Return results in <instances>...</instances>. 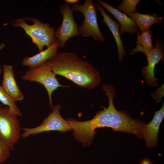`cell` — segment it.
Masks as SVG:
<instances>
[{
	"instance_id": "44dd1931",
	"label": "cell",
	"mask_w": 164,
	"mask_h": 164,
	"mask_svg": "<svg viewBox=\"0 0 164 164\" xmlns=\"http://www.w3.org/2000/svg\"><path fill=\"white\" fill-rule=\"evenodd\" d=\"M78 0H65L64 1L67 4H73V5L76 4L78 2Z\"/></svg>"
},
{
	"instance_id": "ffe728a7",
	"label": "cell",
	"mask_w": 164,
	"mask_h": 164,
	"mask_svg": "<svg viewBox=\"0 0 164 164\" xmlns=\"http://www.w3.org/2000/svg\"><path fill=\"white\" fill-rule=\"evenodd\" d=\"M139 164H153V162L149 159L145 158L142 160Z\"/></svg>"
},
{
	"instance_id": "7a4b0ae2",
	"label": "cell",
	"mask_w": 164,
	"mask_h": 164,
	"mask_svg": "<svg viewBox=\"0 0 164 164\" xmlns=\"http://www.w3.org/2000/svg\"><path fill=\"white\" fill-rule=\"evenodd\" d=\"M52 70L79 86L88 89L99 85L101 80L99 72L90 63L72 52H60L49 60Z\"/></svg>"
},
{
	"instance_id": "8992f818",
	"label": "cell",
	"mask_w": 164,
	"mask_h": 164,
	"mask_svg": "<svg viewBox=\"0 0 164 164\" xmlns=\"http://www.w3.org/2000/svg\"><path fill=\"white\" fill-rule=\"evenodd\" d=\"M17 116L10 112L8 106L0 108V140L12 151L21 136V128Z\"/></svg>"
},
{
	"instance_id": "277c9868",
	"label": "cell",
	"mask_w": 164,
	"mask_h": 164,
	"mask_svg": "<svg viewBox=\"0 0 164 164\" xmlns=\"http://www.w3.org/2000/svg\"><path fill=\"white\" fill-rule=\"evenodd\" d=\"M22 78L24 80L39 83L44 86L48 93L51 109L53 107L52 97L53 91L59 87H69L71 86L62 85L59 82L56 75L52 70L49 60L36 68L29 69L22 76Z\"/></svg>"
},
{
	"instance_id": "52a82bcc",
	"label": "cell",
	"mask_w": 164,
	"mask_h": 164,
	"mask_svg": "<svg viewBox=\"0 0 164 164\" xmlns=\"http://www.w3.org/2000/svg\"><path fill=\"white\" fill-rule=\"evenodd\" d=\"M60 105L58 104L53 106L52 112L43 119L40 125L33 128H23L22 137L26 138L46 132L57 131L64 133L71 130V128L60 113Z\"/></svg>"
},
{
	"instance_id": "ac0fdd59",
	"label": "cell",
	"mask_w": 164,
	"mask_h": 164,
	"mask_svg": "<svg viewBox=\"0 0 164 164\" xmlns=\"http://www.w3.org/2000/svg\"><path fill=\"white\" fill-rule=\"evenodd\" d=\"M139 0H123L117 7L114 8L120 12L123 11L125 14L135 13L136 12L137 5Z\"/></svg>"
},
{
	"instance_id": "2e32d148",
	"label": "cell",
	"mask_w": 164,
	"mask_h": 164,
	"mask_svg": "<svg viewBox=\"0 0 164 164\" xmlns=\"http://www.w3.org/2000/svg\"><path fill=\"white\" fill-rule=\"evenodd\" d=\"M152 32L149 29L141 32V34L138 33L136 46L130 54H133L137 52H141L147 57L154 48L152 44Z\"/></svg>"
},
{
	"instance_id": "7402d4cb",
	"label": "cell",
	"mask_w": 164,
	"mask_h": 164,
	"mask_svg": "<svg viewBox=\"0 0 164 164\" xmlns=\"http://www.w3.org/2000/svg\"><path fill=\"white\" fill-rule=\"evenodd\" d=\"M5 44L3 43H2L1 44V45H0V50L4 48L5 47ZM2 68L0 66V75L2 73Z\"/></svg>"
},
{
	"instance_id": "4fadbf2b",
	"label": "cell",
	"mask_w": 164,
	"mask_h": 164,
	"mask_svg": "<svg viewBox=\"0 0 164 164\" xmlns=\"http://www.w3.org/2000/svg\"><path fill=\"white\" fill-rule=\"evenodd\" d=\"M59 45L58 41L56 40L52 45L45 50L40 52L33 56L25 57L22 61V65L28 66L29 69L37 67L57 54Z\"/></svg>"
},
{
	"instance_id": "d6986e66",
	"label": "cell",
	"mask_w": 164,
	"mask_h": 164,
	"mask_svg": "<svg viewBox=\"0 0 164 164\" xmlns=\"http://www.w3.org/2000/svg\"><path fill=\"white\" fill-rule=\"evenodd\" d=\"M11 150L8 145L0 140V163L4 162L9 157Z\"/></svg>"
},
{
	"instance_id": "9a60e30c",
	"label": "cell",
	"mask_w": 164,
	"mask_h": 164,
	"mask_svg": "<svg viewBox=\"0 0 164 164\" xmlns=\"http://www.w3.org/2000/svg\"><path fill=\"white\" fill-rule=\"evenodd\" d=\"M126 14L133 20L141 32L149 29L152 25L161 22L163 20L162 17L158 16L155 13L144 14L136 12Z\"/></svg>"
},
{
	"instance_id": "e0dca14e",
	"label": "cell",
	"mask_w": 164,
	"mask_h": 164,
	"mask_svg": "<svg viewBox=\"0 0 164 164\" xmlns=\"http://www.w3.org/2000/svg\"><path fill=\"white\" fill-rule=\"evenodd\" d=\"M0 101L9 108L10 112L17 116H21L22 113L14 101L6 93L0 85Z\"/></svg>"
},
{
	"instance_id": "3957f363",
	"label": "cell",
	"mask_w": 164,
	"mask_h": 164,
	"mask_svg": "<svg viewBox=\"0 0 164 164\" xmlns=\"http://www.w3.org/2000/svg\"><path fill=\"white\" fill-rule=\"evenodd\" d=\"M13 22L12 26L22 28L39 52L43 50L44 46L48 48L56 41L54 36V28L50 27L49 23H43L32 17L17 19L11 22Z\"/></svg>"
},
{
	"instance_id": "5bb4252c",
	"label": "cell",
	"mask_w": 164,
	"mask_h": 164,
	"mask_svg": "<svg viewBox=\"0 0 164 164\" xmlns=\"http://www.w3.org/2000/svg\"><path fill=\"white\" fill-rule=\"evenodd\" d=\"M97 8L103 17L102 21L108 26L116 41L118 48L119 61H121L126 55L124 46L120 36L119 24L112 19L106 13L104 8L97 3H95Z\"/></svg>"
},
{
	"instance_id": "ba28073f",
	"label": "cell",
	"mask_w": 164,
	"mask_h": 164,
	"mask_svg": "<svg viewBox=\"0 0 164 164\" xmlns=\"http://www.w3.org/2000/svg\"><path fill=\"white\" fill-rule=\"evenodd\" d=\"M60 9L63 15L62 21L61 26L54 32V36L58 41L59 48H62L68 39L80 34L70 5L66 3L60 6Z\"/></svg>"
},
{
	"instance_id": "7c38bea8",
	"label": "cell",
	"mask_w": 164,
	"mask_h": 164,
	"mask_svg": "<svg viewBox=\"0 0 164 164\" xmlns=\"http://www.w3.org/2000/svg\"><path fill=\"white\" fill-rule=\"evenodd\" d=\"M3 70L2 86L3 89L14 101H22L24 95L17 86L14 77L12 66L4 64Z\"/></svg>"
},
{
	"instance_id": "6da1fadb",
	"label": "cell",
	"mask_w": 164,
	"mask_h": 164,
	"mask_svg": "<svg viewBox=\"0 0 164 164\" xmlns=\"http://www.w3.org/2000/svg\"><path fill=\"white\" fill-rule=\"evenodd\" d=\"M108 98V107L97 112L92 119L84 121L75 120L73 124L75 134L80 141L91 144L96 132L95 129L108 127L114 131L121 132L135 135L139 139H144L145 123L132 118L125 111H118L114 107L113 98L115 93L114 86L104 84L101 87Z\"/></svg>"
},
{
	"instance_id": "5b68a950",
	"label": "cell",
	"mask_w": 164,
	"mask_h": 164,
	"mask_svg": "<svg viewBox=\"0 0 164 164\" xmlns=\"http://www.w3.org/2000/svg\"><path fill=\"white\" fill-rule=\"evenodd\" d=\"M73 12H81L84 17L82 25L78 28L80 35L84 37L92 36L96 40L104 42V37L99 28L97 21V9L92 0H85L82 5L72 6Z\"/></svg>"
},
{
	"instance_id": "30bf717a",
	"label": "cell",
	"mask_w": 164,
	"mask_h": 164,
	"mask_svg": "<svg viewBox=\"0 0 164 164\" xmlns=\"http://www.w3.org/2000/svg\"><path fill=\"white\" fill-rule=\"evenodd\" d=\"M164 117V104L160 109L155 112L152 121L148 123L145 124V132L144 139L145 144L148 149L155 148L157 145L160 125Z\"/></svg>"
},
{
	"instance_id": "8fae6325",
	"label": "cell",
	"mask_w": 164,
	"mask_h": 164,
	"mask_svg": "<svg viewBox=\"0 0 164 164\" xmlns=\"http://www.w3.org/2000/svg\"><path fill=\"white\" fill-rule=\"evenodd\" d=\"M97 2L99 5L108 11L119 22L121 26L119 29L120 34L125 32L132 35L137 33L138 28L133 20L126 14L119 11L107 2L101 0H98Z\"/></svg>"
},
{
	"instance_id": "603a6c76",
	"label": "cell",
	"mask_w": 164,
	"mask_h": 164,
	"mask_svg": "<svg viewBox=\"0 0 164 164\" xmlns=\"http://www.w3.org/2000/svg\"><path fill=\"white\" fill-rule=\"evenodd\" d=\"M2 107H1V104H0V108Z\"/></svg>"
},
{
	"instance_id": "9c48e42d",
	"label": "cell",
	"mask_w": 164,
	"mask_h": 164,
	"mask_svg": "<svg viewBox=\"0 0 164 164\" xmlns=\"http://www.w3.org/2000/svg\"><path fill=\"white\" fill-rule=\"evenodd\" d=\"M163 47L161 41L156 39L155 46L149 54L146 57L148 64L142 69V73L147 84L149 86L154 87L159 84L154 73L156 65L161 60H164Z\"/></svg>"
}]
</instances>
